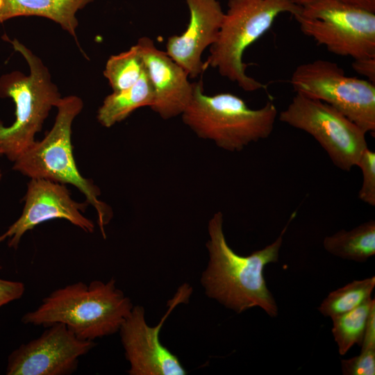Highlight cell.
I'll use <instances>...</instances> for the list:
<instances>
[{
  "mask_svg": "<svg viewBox=\"0 0 375 375\" xmlns=\"http://www.w3.org/2000/svg\"><path fill=\"white\" fill-rule=\"evenodd\" d=\"M2 178H3V172H2L1 169H0V182L2 180Z\"/></svg>",
  "mask_w": 375,
  "mask_h": 375,
  "instance_id": "27",
  "label": "cell"
},
{
  "mask_svg": "<svg viewBox=\"0 0 375 375\" xmlns=\"http://www.w3.org/2000/svg\"><path fill=\"white\" fill-rule=\"evenodd\" d=\"M352 67L356 72L366 76L369 81L375 84V57L354 60Z\"/></svg>",
  "mask_w": 375,
  "mask_h": 375,
  "instance_id": "24",
  "label": "cell"
},
{
  "mask_svg": "<svg viewBox=\"0 0 375 375\" xmlns=\"http://www.w3.org/2000/svg\"><path fill=\"white\" fill-rule=\"evenodd\" d=\"M144 69V59L135 44L126 51L110 56L103 73L112 91L117 92L134 85Z\"/></svg>",
  "mask_w": 375,
  "mask_h": 375,
  "instance_id": "20",
  "label": "cell"
},
{
  "mask_svg": "<svg viewBox=\"0 0 375 375\" xmlns=\"http://www.w3.org/2000/svg\"><path fill=\"white\" fill-rule=\"evenodd\" d=\"M227 6L204 65L216 68L221 76L246 92L266 90V85L247 74L243 55L270 29L279 15L287 12L294 17L301 6L292 0H228Z\"/></svg>",
  "mask_w": 375,
  "mask_h": 375,
  "instance_id": "6",
  "label": "cell"
},
{
  "mask_svg": "<svg viewBox=\"0 0 375 375\" xmlns=\"http://www.w3.org/2000/svg\"><path fill=\"white\" fill-rule=\"evenodd\" d=\"M154 102V91L147 69L132 86L112 92L103 100L97 118L101 126L110 128L127 118L135 110L151 106Z\"/></svg>",
  "mask_w": 375,
  "mask_h": 375,
  "instance_id": "16",
  "label": "cell"
},
{
  "mask_svg": "<svg viewBox=\"0 0 375 375\" xmlns=\"http://www.w3.org/2000/svg\"><path fill=\"white\" fill-rule=\"evenodd\" d=\"M2 38L22 55L30 72L25 75L16 70L0 77V97L10 98L15 105L14 122L6 126L0 120V150L13 162L35 142L50 110L62 97L49 69L38 56L17 39L6 34Z\"/></svg>",
  "mask_w": 375,
  "mask_h": 375,
  "instance_id": "4",
  "label": "cell"
},
{
  "mask_svg": "<svg viewBox=\"0 0 375 375\" xmlns=\"http://www.w3.org/2000/svg\"><path fill=\"white\" fill-rule=\"evenodd\" d=\"M133 307L113 278L88 285L80 281L53 291L22 322L44 327L62 323L79 339L94 341L119 332Z\"/></svg>",
  "mask_w": 375,
  "mask_h": 375,
  "instance_id": "2",
  "label": "cell"
},
{
  "mask_svg": "<svg viewBox=\"0 0 375 375\" xmlns=\"http://www.w3.org/2000/svg\"><path fill=\"white\" fill-rule=\"evenodd\" d=\"M181 117L199 138L224 150L240 151L272 133L278 110L272 101L252 109L231 93L207 95L199 81L194 83L192 100Z\"/></svg>",
  "mask_w": 375,
  "mask_h": 375,
  "instance_id": "5",
  "label": "cell"
},
{
  "mask_svg": "<svg viewBox=\"0 0 375 375\" xmlns=\"http://www.w3.org/2000/svg\"><path fill=\"white\" fill-rule=\"evenodd\" d=\"M360 347L361 349L375 348V306L370 311Z\"/></svg>",
  "mask_w": 375,
  "mask_h": 375,
  "instance_id": "25",
  "label": "cell"
},
{
  "mask_svg": "<svg viewBox=\"0 0 375 375\" xmlns=\"http://www.w3.org/2000/svg\"><path fill=\"white\" fill-rule=\"evenodd\" d=\"M83 107V102L77 96L62 97L56 107L57 115L51 129L13 162L12 169L30 178L48 179L76 187L94 208L99 229L106 238L105 226L112 217V210L99 199V188L81 175L73 154L72 124Z\"/></svg>",
  "mask_w": 375,
  "mask_h": 375,
  "instance_id": "3",
  "label": "cell"
},
{
  "mask_svg": "<svg viewBox=\"0 0 375 375\" xmlns=\"http://www.w3.org/2000/svg\"><path fill=\"white\" fill-rule=\"evenodd\" d=\"M375 277L354 280L331 292L317 308L324 317L331 319L349 312L372 298Z\"/></svg>",
  "mask_w": 375,
  "mask_h": 375,
  "instance_id": "18",
  "label": "cell"
},
{
  "mask_svg": "<svg viewBox=\"0 0 375 375\" xmlns=\"http://www.w3.org/2000/svg\"><path fill=\"white\" fill-rule=\"evenodd\" d=\"M278 119L312 136L342 171L356 166L367 148L366 133L330 105L296 93Z\"/></svg>",
  "mask_w": 375,
  "mask_h": 375,
  "instance_id": "9",
  "label": "cell"
},
{
  "mask_svg": "<svg viewBox=\"0 0 375 375\" xmlns=\"http://www.w3.org/2000/svg\"><path fill=\"white\" fill-rule=\"evenodd\" d=\"M294 17L305 35L332 53L375 57V12L342 0H315Z\"/></svg>",
  "mask_w": 375,
  "mask_h": 375,
  "instance_id": "7",
  "label": "cell"
},
{
  "mask_svg": "<svg viewBox=\"0 0 375 375\" xmlns=\"http://www.w3.org/2000/svg\"><path fill=\"white\" fill-rule=\"evenodd\" d=\"M294 3L299 6L306 5L315 0H292ZM347 3L353 4L368 10L375 12V0H342Z\"/></svg>",
  "mask_w": 375,
  "mask_h": 375,
  "instance_id": "26",
  "label": "cell"
},
{
  "mask_svg": "<svg viewBox=\"0 0 375 375\" xmlns=\"http://www.w3.org/2000/svg\"><path fill=\"white\" fill-rule=\"evenodd\" d=\"M1 268L0 265V269ZM24 291L25 286L23 283L0 278V308L20 299Z\"/></svg>",
  "mask_w": 375,
  "mask_h": 375,
  "instance_id": "23",
  "label": "cell"
},
{
  "mask_svg": "<svg viewBox=\"0 0 375 375\" xmlns=\"http://www.w3.org/2000/svg\"><path fill=\"white\" fill-rule=\"evenodd\" d=\"M136 44L154 91L151 109L163 119L181 115L194 92V83L188 81V73L165 51L157 49L151 39L142 37Z\"/></svg>",
  "mask_w": 375,
  "mask_h": 375,
  "instance_id": "14",
  "label": "cell"
},
{
  "mask_svg": "<svg viewBox=\"0 0 375 375\" xmlns=\"http://www.w3.org/2000/svg\"><path fill=\"white\" fill-rule=\"evenodd\" d=\"M323 246L335 256L358 262H366L375 255V221L370 219L350 231L342 229L326 236Z\"/></svg>",
  "mask_w": 375,
  "mask_h": 375,
  "instance_id": "17",
  "label": "cell"
},
{
  "mask_svg": "<svg viewBox=\"0 0 375 375\" xmlns=\"http://www.w3.org/2000/svg\"><path fill=\"white\" fill-rule=\"evenodd\" d=\"M192 288L183 284L169 301L166 313L155 326L147 324L144 308L133 306L119 332L129 362L130 375H185L186 370L178 357L160 341V332L169 315L178 304L186 303Z\"/></svg>",
  "mask_w": 375,
  "mask_h": 375,
  "instance_id": "10",
  "label": "cell"
},
{
  "mask_svg": "<svg viewBox=\"0 0 375 375\" xmlns=\"http://www.w3.org/2000/svg\"><path fill=\"white\" fill-rule=\"evenodd\" d=\"M374 306L375 300L371 298L353 310L331 319L332 335L341 356L345 355L356 344L361 346L367 319Z\"/></svg>",
  "mask_w": 375,
  "mask_h": 375,
  "instance_id": "19",
  "label": "cell"
},
{
  "mask_svg": "<svg viewBox=\"0 0 375 375\" xmlns=\"http://www.w3.org/2000/svg\"><path fill=\"white\" fill-rule=\"evenodd\" d=\"M24 201L19 217L0 235V243L8 240L10 248L16 250L27 231L55 219H65L86 233L94 231L93 222L83 214L89 204L86 201L74 200L65 184L44 178H31Z\"/></svg>",
  "mask_w": 375,
  "mask_h": 375,
  "instance_id": "12",
  "label": "cell"
},
{
  "mask_svg": "<svg viewBox=\"0 0 375 375\" xmlns=\"http://www.w3.org/2000/svg\"><path fill=\"white\" fill-rule=\"evenodd\" d=\"M3 155V152L1 150H0V156H2Z\"/></svg>",
  "mask_w": 375,
  "mask_h": 375,
  "instance_id": "28",
  "label": "cell"
},
{
  "mask_svg": "<svg viewBox=\"0 0 375 375\" xmlns=\"http://www.w3.org/2000/svg\"><path fill=\"white\" fill-rule=\"evenodd\" d=\"M290 83L294 91L323 101L366 133H375V84L347 76L337 63L317 59L298 65Z\"/></svg>",
  "mask_w": 375,
  "mask_h": 375,
  "instance_id": "8",
  "label": "cell"
},
{
  "mask_svg": "<svg viewBox=\"0 0 375 375\" xmlns=\"http://www.w3.org/2000/svg\"><path fill=\"white\" fill-rule=\"evenodd\" d=\"M185 1L190 10L187 28L168 38L165 52L190 78H196L206 69L201 55L217 40L224 12L218 0Z\"/></svg>",
  "mask_w": 375,
  "mask_h": 375,
  "instance_id": "13",
  "label": "cell"
},
{
  "mask_svg": "<svg viewBox=\"0 0 375 375\" xmlns=\"http://www.w3.org/2000/svg\"><path fill=\"white\" fill-rule=\"evenodd\" d=\"M295 215L294 212L274 242L243 256L236 253L226 242L223 214L220 211L215 213L208 222L206 248L209 260L201 278L206 294L237 313L259 307L269 317H276L278 308L267 287L264 268L278 261L284 234Z\"/></svg>",
  "mask_w": 375,
  "mask_h": 375,
  "instance_id": "1",
  "label": "cell"
},
{
  "mask_svg": "<svg viewBox=\"0 0 375 375\" xmlns=\"http://www.w3.org/2000/svg\"><path fill=\"white\" fill-rule=\"evenodd\" d=\"M362 174V183L358 198L362 202L375 206V152L368 147L362 152L356 165Z\"/></svg>",
  "mask_w": 375,
  "mask_h": 375,
  "instance_id": "21",
  "label": "cell"
},
{
  "mask_svg": "<svg viewBox=\"0 0 375 375\" xmlns=\"http://www.w3.org/2000/svg\"><path fill=\"white\" fill-rule=\"evenodd\" d=\"M94 0H0V24L12 18L38 16L59 24L76 41L77 12Z\"/></svg>",
  "mask_w": 375,
  "mask_h": 375,
  "instance_id": "15",
  "label": "cell"
},
{
  "mask_svg": "<svg viewBox=\"0 0 375 375\" xmlns=\"http://www.w3.org/2000/svg\"><path fill=\"white\" fill-rule=\"evenodd\" d=\"M341 367L344 375H374L375 348L361 349L358 356L342 359Z\"/></svg>",
  "mask_w": 375,
  "mask_h": 375,
  "instance_id": "22",
  "label": "cell"
},
{
  "mask_svg": "<svg viewBox=\"0 0 375 375\" xmlns=\"http://www.w3.org/2000/svg\"><path fill=\"white\" fill-rule=\"evenodd\" d=\"M95 345L94 341L77 338L65 324L55 323L10 354L6 374L69 375L76 371L79 358Z\"/></svg>",
  "mask_w": 375,
  "mask_h": 375,
  "instance_id": "11",
  "label": "cell"
}]
</instances>
